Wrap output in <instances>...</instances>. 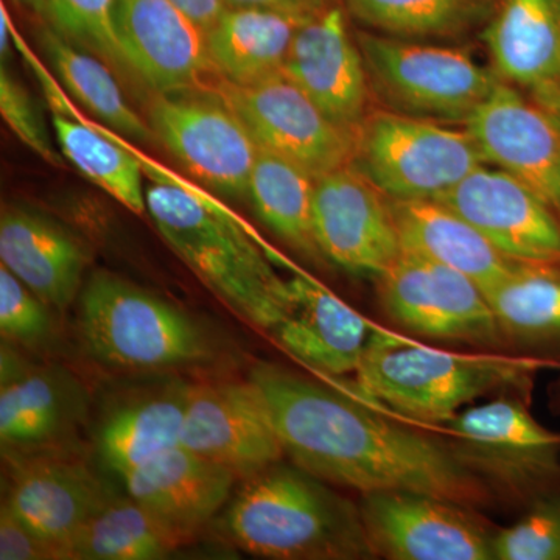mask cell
<instances>
[{"instance_id": "6da1fadb", "label": "cell", "mask_w": 560, "mask_h": 560, "mask_svg": "<svg viewBox=\"0 0 560 560\" xmlns=\"http://www.w3.org/2000/svg\"><path fill=\"white\" fill-rule=\"evenodd\" d=\"M291 463L361 495L419 492L480 506L490 489L452 445L410 430L348 394L272 363L250 370Z\"/></svg>"}, {"instance_id": "7a4b0ae2", "label": "cell", "mask_w": 560, "mask_h": 560, "mask_svg": "<svg viewBox=\"0 0 560 560\" xmlns=\"http://www.w3.org/2000/svg\"><path fill=\"white\" fill-rule=\"evenodd\" d=\"M147 178V212L164 241L235 312L272 330L290 311L287 280L272 270V248L234 210L130 143Z\"/></svg>"}, {"instance_id": "3957f363", "label": "cell", "mask_w": 560, "mask_h": 560, "mask_svg": "<svg viewBox=\"0 0 560 560\" xmlns=\"http://www.w3.org/2000/svg\"><path fill=\"white\" fill-rule=\"evenodd\" d=\"M545 366V361L526 357L431 348L375 326L355 375L361 396L390 415L445 425L490 393L528 390Z\"/></svg>"}, {"instance_id": "277c9868", "label": "cell", "mask_w": 560, "mask_h": 560, "mask_svg": "<svg viewBox=\"0 0 560 560\" xmlns=\"http://www.w3.org/2000/svg\"><path fill=\"white\" fill-rule=\"evenodd\" d=\"M243 551L276 560L375 558L360 506L298 466L275 464L243 482L224 514Z\"/></svg>"}, {"instance_id": "5b68a950", "label": "cell", "mask_w": 560, "mask_h": 560, "mask_svg": "<svg viewBox=\"0 0 560 560\" xmlns=\"http://www.w3.org/2000/svg\"><path fill=\"white\" fill-rule=\"evenodd\" d=\"M80 324L92 355L117 370H167L212 357L197 320L108 271L92 275L81 291Z\"/></svg>"}, {"instance_id": "8992f818", "label": "cell", "mask_w": 560, "mask_h": 560, "mask_svg": "<svg viewBox=\"0 0 560 560\" xmlns=\"http://www.w3.org/2000/svg\"><path fill=\"white\" fill-rule=\"evenodd\" d=\"M488 164L467 130L374 110L355 132L352 167L394 201L440 200Z\"/></svg>"}, {"instance_id": "52a82bcc", "label": "cell", "mask_w": 560, "mask_h": 560, "mask_svg": "<svg viewBox=\"0 0 560 560\" xmlns=\"http://www.w3.org/2000/svg\"><path fill=\"white\" fill-rule=\"evenodd\" d=\"M371 90L390 109L430 120H467L500 79L467 51L359 32Z\"/></svg>"}, {"instance_id": "ba28073f", "label": "cell", "mask_w": 560, "mask_h": 560, "mask_svg": "<svg viewBox=\"0 0 560 560\" xmlns=\"http://www.w3.org/2000/svg\"><path fill=\"white\" fill-rule=\"evenodd\" d=\"M147 120L156 142L191 176L228 197H248L260 149L219 95L156 94Z\"/></svg>"}, {"instance_id": "9c48e42d", "label": "cell", "mask_w": 560, "mask_h": 560, "mask_svg": "<svg viewBox=\"0 0 560 560\" xmlns=\"http://www.w3.org/2000/svg\"><path fill=\"white\" fill-rule=\"evenodd\" d=\"M215 94L241 117L259 149L313 178L352 164L357 131L330 120L282 72L249 86L220 81Z\"/></svg>"}, {"instance_id": "30bf717a", "label": "cell", "mask_w": 560, "mask_h": 560, "mask_svg": "<svg viewBox=\"0 0 560 560\" xmlns=\"http://www.w3.org/2000/svg\"><path fill=\"white\" fill-rule=\"evenodd\" d=\"M381 301L390 320L416 337L478 346L504 341L477 282L415 254L404 253L382 276Z\"/></svg>"}, {"instance_id": "8fae6325", "label": "cell", "mask_w": 560, "mask_h": 560, "mask_svg": "<svg viewBox=\"0 0 560 560\" xmlns=\"http://www.w3.org/2000/svg\"><path fill=\"white\" fill-rule=\"evenodd\" d=\"M361 521L375 556L390 560H490V529L471 508L419 492L363 495Z\"/></svg>"}, {"instance_id": "7c38bea8", "label": "cell", "mask_w": 560, "mask_h": 560, "mask_svg": "<svg viewBox=\"0 0 560 560\" xmlns=\"http://www.w3.org/2000/svg\"><path fill=\"white\" fill-rule=\"evenodd\" d=\"M313 231L323 257L359 275L382 278L404 256L389 198L352 165L316 178Z\"/></svg>"}, {"instance_id": "4fadbf2b", "label": "cell", "mask_w": 560, "mask_h": 560, "mask_svg": "<svg viewBox=\"0 0 560 560\" xmlns=\"http://www.w3.org/2000/svg\"><path fill=\"white\" fill-rule=\"evenodd\" d=\"M460 459L482 478L512 488H540L560 471V436L515 397L466 408L445 423Z\"/></svg>"}, {"instance_id": "5bb4252c", "label": "cell", "mask_w": 560, "mask_h": 560, "mask_svg": "<svg viewBox=\"0 0 560 560\" xmlns=\"http://www.w3.org/2000/svg\"><path fill=\"white\" fill-rule=\"evenodd\" d=\"M180 445L248 480L285 456L253 382L191 385Z\"/></svg>"}, {"instance_id": "9a60e30c", "label": "cell", "mask_w": 560, "mask_h": 560, "mask_svg": "<svg viewBox=\"0 0 560 560\" xmlns=\"http://www.w3.org/2000/svg\"><path fill=\"white\" fill-rule=\"evenodd\" d=\"M438 201L474 224L514 264L560 268V220L510 173L481 165Z\"/></svg>"}, {"instance_id": "2e32d148", "label": "cell", "mask_w": 560, "mask_h": 560, "mask_svg": "<svg viewBox=\"0 0 560 560\" xmlns=\"http://www.w3.org/2000/svg\"><path fill=\"white\" fill-rule=\"evenodd\" d=\"M486 162L499 165L560 213V121L512 84L499 81L467 117Z\"/></svg>"}, {"instance_id": "e0dca14e", "label": "cell", "mask_w": 560, "mask_h": 560, "mask_svg": "<svg viewBox=\"0 0 560 560\" xmlns=\"http://www.w3.org/2000/svg\"><path fill=\"white\" fill-rule=\"evenodd\" d=\"M282 73L346 130H359L370 114V77L338 3L302 22Z\"/></svg>"}, {"instance_id": "ac0fdd59", "label": "cell", "mask_w": 560, "mask_h": 560, "mask_svg": "<svg viewBox=\"0 0 560 560\" xmlns=\"http://www.w3.org/2000/svg\"><path fill=\"white\" fill-rule=\"evenodd\" d=\"M114 28L132 77L156 94L190 92L212 72L205 33L172 0H114Z\"/></svg>"}, {"instance_id": "d6986e66", "label": "cell", "mask_w": 560, "mask_h": 560, "mask_svg": "<svg viewBox=\"0 0 560 560\" xmlns=\"http://www.w3.org/2000/svg\"><path fill=\"white\" fill-rule=\"evenodd\" d=\"M13 40L18 54L46 95L51 110V127L65 160L136 215L147 212L145 173L138 158L120 142L116 131L101 121L88 119L73 105L60 81L43 65L14 25Z\"/></svg>"}, {"instance_id": "ffe728a7", "label": "cell", "mask_w": 560, "mask_h": 560, "mask_svg": "<svg viewBox=\"0 0 560 560\" xmlns=\"http://www.w3.org/2000/svg\"><path fill=\"white\" fill-rule=\"evenodd\" d=\"M287 268L293 271L287 280L290 311L271 330L276 340L319 374L357 372L375 324L290 260Z\"/></svg>"}, {"instance_id": "44dd1931", "label": "cell", "mask_w": 560, "mask_h": 560, "mask_svg": "<svg viewBox=\"0 0 560 560\" xmlns=\"http://www.w3.org/2000/svg\"><path fill=\"white\" fill-rule=\"evenodd\" d=\"M0 261L46 304L65 311L79 296L90 254L60 221L9 206L0 215Z\"/></svg>"}, {"instance_id": "7402d4cb", "label": "cell", "mask_w": 560, "mask_h": 560, "mask_svg": "<svg viewBox=\"0 0 560 560\" xmlns=\"http://www.w3.org/2000/svg\"><path fill=\"white\" fill-rule=\"evenodd\" d=\"M128 495L191 540L231 499V470L183 445L125 475Z\"/></svg>"}, {"instance_id": "603a6c76", "label": "cell", "mask_w": 560, "mask_h": 560, "mask_svg": "<svg viewBox=\"0 0 560 560\" xmlns=\"http://www.w3.org/2000/svg\"><path fill=\"white\" fill-rule=\"evenodd\" d=\"M83 389L57 368L25 366L2 349L0 440L7 448H35L57 441L81 418Z\"/></svg>"}, {"instance_id": "cb8c5ba5", "label": "cell", "mask_w": 560, "mask_h": 560, "mask_svg": "<svg viewBox=\"0 0 560 560\" xmlns=\"http://www.w3.org/2000/svg\"><path fill=\"white\" fill-rule=\"evenodd\" d=\"M109 495L86 464L35 458L18 464L5 503L22 521L62 547Z\"/></svg>"}, {"instance_id": "d4e9b609", "label": "cell", "mask_w": 560, "mask_h": 560, "mask_svg": "<svg viewBox=\"0 0 560 560\" xmlns=\"http://www.w3.org/2000/svg\"><path fill=\"white\" fill-rule=\"evenodd\" d=\"M390 201L404 253L451 267L477 282L495 287L515 267L474 224L438 200Z\"/></svg>"}, {"instance_id": "484cf974", "label": "cell", "mask_w": 560, "mask_h": 560, "mask_svg": "<svg viewBox=\"0 0 560 560\" xmlns=\"http://www.w3.org/2000/svg\"><path fill=\"white\" fill-rule=\"evenodd\" d=\"M485 39L504 83L533 94L560 83V0H503Z\"/></svg>"}, {"instance_id": "4316f807", "label": "cell", "mask_w": 560, "mask_h": 560, "mask_svg": "<svg viewBox=\"0 0 560 560\" xmlns=\"http://www.w3.org/2000/svg\"><path fill=\"white\" fill-rule=\"evenodd\" d=\"M307 18L267 7L226 9L205 35L210 69L220 81L235 86L278 75L298 28Z\"/></svg>"}, {"instance_id": "83f0119b", "label": "cell", "mask_w": 560, "mask_h": 560, "mask_svg": "<svg viewBox=\"0 0 560 560\" xmlns=\"http://www.w3.org/2000/svg\"><path fill=\"white\" fill-rule=\"evenodd\" d=\"M191 385L175 382L124 401L106 416L98 433L102 458L120 477L180 445Z\"/></svg>"}, {"instance_id": "f1b7e54d", "label": "cell", "mask_w": 560, "mask_h": 560, "mask_svg": "<svg viewBox=\"0 0 560 560\" xmlns=\"http://www.w3.org/2000/svg\"><path fill=\"white\" fill-rule=\"evenodd\" d=\"M132 497L110 493L62 544L65 560H158L190 544Z\"/></svg>"}, {"instance_id": "f546056e", "label": "cell", "mask_w": 560, "mask_h": 560, "mask_svg": "<svg viewBox=\"0 0 560 560\" xmlns=\"http://www.w3.org/2000/svg\"><path fill=\"white\" fill-rule=\"evenodd\" d=\"M36 43L61 86L81 108L124 138L142 143L156 140L149 120L132 109L113 70L102 58L81 49L43 21L36 27Z\"/></svg>"}, {"instance_id": "4dcf8cb0", "label": "cell", "mask_w": 560, "mask_h": 560, "mask_svg": "<svg viewBox=\"0 0 560 560\" xmlns=\"http://www.w3.org/2000/svg\"><path fill=\"white\" fill-rule=\"evenodd\" d=\"M315 180L298 165L260 149L248 189L257 217L311 259L323 257L313 231Z\"/></svg>"}, {"instance_id": "1f68e13d", "label": "cell", "mask_w": 560, "mask_h": 560, "mask_svg": "<svg viewBox=\"0 0 560 560\" xmlns=\"http://www.w3.org/2000/svg\"><path fill=\"white\" fill-rule=\"evenodd\" d=\"M504 341L560 342V268L517 264L486 291Z\"/></svg>"}, {"instance_id": "d6a6232c", "label": "cell", "mask_w": 560, "mask_h": 560, "mask_svg": "<svg viewBox=\"0 0 560 560\" xmlns=\"http://www.w3.org/2000/svg\"><path fill=\"white\" fill-rule=\"evenodd\" d=\"M350 16L396 38H448L480 24L488 0H345Z\"/></svg>"}, {"instance_id": "836d02e7", "label": "cell", "mask_w": 560, "mask_h": 560, "mask_svg": "<svg viewBox=\"0 0 560 560\" xmlns=\"http://www.w3.org/2000/svg\"><path fill=\"white\" fill-rule=\"evenodd\" d=\"M49 24L110 69L132 75L114 28V0H50Z\"/></svg>"}, {"instance_id": "e575fe53", "label": "cell", "mask_w": 560, "mask_h": 560, "mask_svg": "<svg viewBox=\"0 0 560 560\" xmlns=\"http://www.w3.org/2000/svg\"><path fill=\"white\" fill-rule=\"evenodd\" d=\"M495 560H560V490L545 493L514 525L497 530Z\"/></svg>"}, {"instance_id": "d590c367", "label": "cell", "mask_w": 560, "mask_h": 560, "mask_svg": "<svg viewBox=\"0 0 560 560\" xmlns=\"http://www.w3.org/2000/svg\"><path fill=\"white\" fill-rule=\"evenodd\" d=\"M7 62L0 66V114L18 139L38 154L40 160L55 168L65 167V156L55 147L54 140L44 121L39 106L33 101L31 92L7 68Z\"/></svg>"}, {"instance_id": "8d00e7d4", "label": "cell", "mask_w": 560, "mask_h": 560, "mask_svg": "<svg viewBox=\"0 0 560 560\" xmlns=\"http://www.w3.org/2000/svg\"><path fill=\"white\" fill-rule=\"evenodd\" d=\"M49 304L13 272L0 267V330L18 345L36 346L51 331Z\"/></svg>"}, {"instance_id": "74e56055", "label": "cell", "mask_w": 560, "mask_h": 560, "mask_svg": "<svg viewBox=\"0 0 560 560\" xmlns=\"http://www.w3.org/2000/svg\"><path fill=\"white\" fill-rule=\"evenodd\" d=\"M0 560H65L58 541L22 521L3 501L0 510Z\"/></svg>"}, {"instance_id": "f35d334b", "label": "cell", "mask_w": 560, "mask_h": 560, "mask_svg": "<svg viewBox=\"0 0 560 560\" xmlns=\"http://www.w3.org/2000/svg\"><path fill=\"white\" fill-rule=\"evenodd\" d=\"M172 2L187 14L205 35L219 22L228 9L224 0H172Z\"/></svg>"}, {"instance_id": "ab89813d", "label": "cell", "mask_w": 560, "mask_h": 560, "mask_svg": "<svg viewBox=\"0 0 560 560\" xmlns=\"http://www.w3.org/2000/svg\"><path fill=\"white\" fill-rule=\"evenodd\" d=\"M224 2H226L228 9L267 7V9L289 11V13L298 14V16H312V13L305 10L300 0H224Z\"/></svg>"}, {"instance_id": "60d3db41", "label": "cell", "mask_w": 560, "mask_h": 560, "mask_svg": "<svg viewBox=\"0 0 560 560\" xmlns=\"http://www.w3.org/2000/svg\"><path fill=\"white\" fill-rule=\"evenodd\" d=\"M13 50H16L13 40V22H11L5 2H0V55H2V62L10 60Z\"/></svg>"}, {"instance_id": "b9f144b4", "label": "cell", "mask_w": 560, "mask_h": 560, "mask_svg": "<svg viewBox=\"0 0 560 560\" xmlns=\"http://www.w3.org/2000/svg\"><path fill=\"white\" fill-rule=\"evenodd\" d=\"M534 101L539 103L541 108L548 110L551 116L560 121V83L552 84L550 88H545L539 92H534Z\"/></svg>"}, {"instance_id": "7bdbcfd3", "label": "cell", "mask_w": 560, "mask_h": 560, "mask_svg": "<svg viewBox=\"0 0 560 560\" xmlns=\"http://www.w3.org/2000/svg\"><path fill=\"white\" fill-rule=\"evenodd\" d=\"M22 7L32 11L39 21L50 22V0H16Z\"/></svg>"}, {"instance_id": "ee69618b", "label": "cell", "mask_w": 560, "mask_h": 560, "mask_svg": "<svg viewBox=\"0 0 560 560\" xmlns=\"http://www.w3.org/2000/svg\"><path fill=\"white\" fill-rule=\"evenodd\" d=\"M300 2L305 7L308 13L315 14L329 9L331 5H337L338 0H300Z\"/></svg>"}]
</instances>
